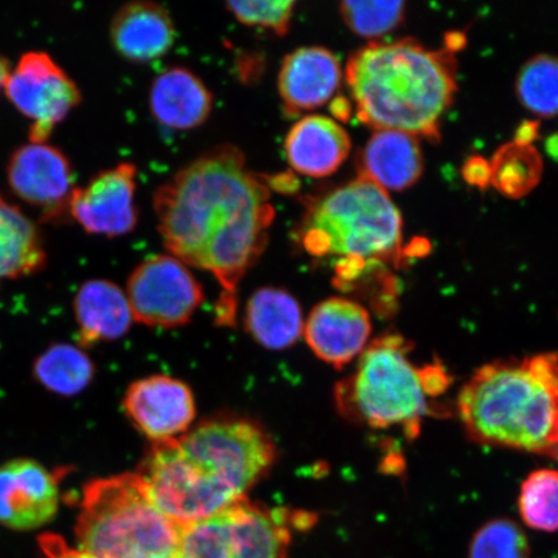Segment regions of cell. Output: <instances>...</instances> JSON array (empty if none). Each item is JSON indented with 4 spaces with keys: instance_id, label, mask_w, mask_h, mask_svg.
<instances>
[{
    "instance_id": "cell-17",
    "label": "cell",
    "mask_w": 558,
    "mask_h": 558,
    "mask_svg": "<svg viewBox=\"0 0 558 558\" xmlns=\"http://www.w3.org/2000/svg\"><path fill=\"white\" fill-rule=\"evenodd\" d=\"M232 558H289L290 513L246 499L225 511Z\"/></svg>"
},
{
    "instance_id": "cell-4",
    "label": "cell",
    "mask_w": 558,
    "mask_h": 558,
    "mask_svg": "<svg viewBox=\"0 0 558 558\" xmlns=\"http://www.w3.org/2000/svg\"><path fill=\"white\" fill-rule=\"evenodd\" d=\"M345 81L362 122L416 137H438L457 93L451 54L414 40L362 47L348 61Z\"/></svg>"
},
{
    "instance_id": "cell-16",
    "label": "cell",
    "mask_w": 558,
    "mask_h": 558,
    "mask_svg": "<svg viewBox=\"0 0 558 558\" xmlns=\"http://www.w3.org/2000/svg\"><path fill=\"white\" fill-rule=\"evenodd\" d=\"M351 148V137L343 125L325 116L303 117L284 140L286 157L292 169L314 179L337 172Z\"/></svg>"
},
{
    "instance_id": "cell-28",
    "label": "cell",
    "mask_w": 558,
    "mask_h": 558,
    "mask_svg": "<svg viewBox=\"0 0 558 558\" xmlns=\"http://www.w3.org/2000/svg\"><path fill=\"white\" fill-rule=\"evenodd\" d=\"M469 558H532V547L518 522L493 519L473 534Z\"/></svg>"
},
{
    "instance_id": "cell-10",
    "label": "cell",
    "mask_w": 558,
    "mask_h": 558,
    "mask_svg": "<svg viewBox=\"0 0 558 558\" xmlns=\"http://www.w3.org/2000/svg\"><path fill=\"white\" fill-rule=\"evenodd\" d=\"M7 177L13 193L52 221L70 208L75 181L64 153L47 144L29 143L13 153Z\"/></svg>"
},
{
    "instance_id": "cell-15",
    "label": "cell",
    "mask_w": 558,
    "mask_h": 558,
    "mask_svg": "<svg viewBox=\"0 0 558 558\" xmlns=\"http://www.w3.org/2000/svg\"><path fill=\"white\" fill-rule=\"evenodd\" d=\"M343 69L327 48L302 47L286 56L278 75L283 109L298 116L324 107L338 93Z\"/></svg>"
},
{
    "instance_id": "cell-12",
    "label": "cell",
    "mask_w": 558,
    "mask_h": 558,
    "mask_svg": "<svg viewBox=\"0 0 558 558\" xmlns=\"http://www.w3.org/2000/svg\"><path fill=\"white\" fill-rule=\"evenodd\" d=\"M136 166L124 162L75 187L69 211L88 233L129 234L137 226Z\"/></svg>"
},
{
    "instance_id": "cell-25",
    "label": "cell",
    "mask_w": 558,
    "mask_h": 558,
    "mask_svg": "<svg viewBox=\"0 0 558 558\" xmlns=\"http://www.w3.org/2000/svg\"><path fill=\"white\" fill-rule=\"evenodd\" d=\"M542 159L533 146L508 144L493 159L490 180L507 197L520 198L527 194L542 177Z\"/></svg>"
},
{
    "instance_id": "cell-23",
    "label": "cell",
    "mask_w": 558,
    "mask_h": 558,
    "mask_svg": "<svg viewBox=\"0 0 558 558\" xmlns=\"http://www.w3.org/2000/svg\"><path fill=\"white\" fill-rule=\"evenodd\" d=\"M46 262L37 227L0 194V281L37 274Z\"/></svg>"
},
{
    "instance_id": "cell-20",
    "label": "cell",
    "mask_w": 558,
    "mask_h": 558,
    "mask_svg": "<svg viewBox=\"0 0 558 558\" xmlns=\"http://www.w3.org/2000/svg\"><path fill=\"white\" fill-rule=\"evenodd\" d=\"M213 94L185 68H171L153 82L149 107L165 128L192 130L204 124L213 111Z\"/></svg>"
},
{
    "instance_id": "cell-18",
    "label": "cell",
    "mask_w": 558,
    "mask_h": 558,
    "mask_svg": "<svg viewBox=\"0 0 558 558\" xmlns=\"http://www.w3.org/2000/svg\"><path fill=\"white\" fill-rule=\"evenodd\" d=\"M110 37L116 51L132 62L162 58L174 44L173 21L169 11L153 2H132L113 19Z\"/></svg>"
},
{
    "instance_id": "cell-27",
    "label": "cell",
    "mask_w": 558,
    "mask_h": 558,
    "mask_svg": "<svg viewBox=\"0 0 558 558\" xmlns=\"http://www.w3.org/2000/svg\"><path fill=\"white\" fill-rule=\"evenodd\" d=\"M519 513L526 526L539 532H558V471L530 473L519 495Z\"/></svg>"
},
{
    "instance_id": "cell-2",
    "label": "cell",
    "mask_w": 558,
    "mask_h": 558,
    "mask_svg": "<svg viewBox=\"0 0 558 558\" xmlns=\"http://www.w3.org/2000/svg\"><path fill=\"white\" fill-rule=\"evenodd\" d=\"M275 459L276 446L259 425L219 417L153 444L137 473L160 511L184 527L246 499Z\"/></svg>"
},
{
    "instance_id": "cell-31",
    "label": "cell",
    "mask_w": 558,
    "mask_h": 558,
    "mask_svg": "<svg viewBox=\"0 0 558 558\" xmlns=\"http://www.w3.org/2000/svg\"><path fill=\"white\" fill-rule=\"evenodd\" d=\"M295 2L292 0H276V2H229L227 9L240 23L248 26H259L282 37L290 31L294 16Z\"/></svg>"
},
{
    "instance_id": "cell-3",
    "label": "cell",
    "mask_w": 558,
    "mask_h": 558,
    "mask_svg": "<svg viewBox=\"0 0 558 558\" xmlns=\"http://www.w3.org/2000/svg\"><path fill=\"white\" fill-rule=\"evenodd\" d=\"M473 442L558 460V354L484 365L458 395Z\"/></svg>"
},
{
    "instance_id": "cell-24",
    "label": "cell",
    "mask_w": 558,
    "mask_h": 558,
    "mask_svg": "<svg viewBox=\"0 0 558 558\" xmlns=\"http://www.w3.org/2000/svg\"><path fill=\"white\" fill-rule=\"evenodd\" d=\"M34 378L50 392L74 396L93 381V361L81 348L66 343L53 344L34 362Z\"/></svg>"
},
{
    "instance_id": "cell-8",
    "label": "cell",
    "mask_w": 558,
    "mask_h": 558,
    "mask_svg": "<svg viewBox=\"0 0 558 558\" xmlns=\"http://www.w3.org/2000/svg\"><path fill=\"white\" fill-rule=\"evenodd\" d=\"M125 295L137 323L166 329L185 325L204 303L202 286L172 255L151 256L140 264Z\"/></svg>"
},
{
    "instance_id": "cell-5",
    "label": "cell",
    "mask_w": 558,
    "mask_h": 558,
    "mask_svg": "<svg viewBox=\"0 0 558 558\" xmlns=\"http://www.w3.org/2000/svg\"><path fill=\"white\" fill-rule=\"evenodd\" d=\"M414 351L413 341L397 332L373 340L337 388L340 413L368 428H400L404 437L416 438L424 418L439 414L438 397L452 378L441 361L418 366Z\"/></svg>"
},
{
    "instance_id": "cell-26",
    "label": "cell",
    "mask_w": 558,
    "mask_h": 558,
    "mask_svg": "<svg viewBox=\"0 0 558 558\" xmlns=\"http://www.w3.org/2000/svg\"><path fill=\"white\" fill-rule=\"evenodd\" d=\"M520 102L532 113L558 117V58L536 54L526 61L515 81Z\"/></svg>"
},
{
    "instance_id": "cell-9",
    "label": "cell",
    "mask_w": 558,
    "mask_h": 558,
    "mask_svg": "<svg viewBox=\"0 0 558 558\" xmlns=\"http://www.w3.org/2000/svg\"><path fill=\"white\" fill-rule=\"evenodd\" d=\"M15 107L31 118V143L46 144L54 125L82 101L81 90L46 52H27L5 82Z\"/></svg>"
},
{
    "instance_id": "cell-21",
    "label": "cell",
    "mask_w": 558,
    "mask_h": 558,
    "mask_svg": "<svg viewBox=\"0 0 558 558\" xmlns=\"http://www.w3.org/2000/svg\"><path fill=\"white\" fill-rule=\"evenodd\" d=\"M74 313L82 345L120 339L135 320L125 292L107 279H90L81 286Z\"/></svg>"
},
{
    "instance_id": "cell-13",
    "label": "cell",
    "mask_w": 558,
    "mask_h": 558,
    "mask_svg": "<svg viewBox=\"0 0 558 558\" xmlns=\"http://www.w3.org/2000/svg\"><path fill=\"white\" fill-rule=\"evenodd\" d=\"M123 408L130 421L153 444L184 436L195 417L190 387L165 375H153L132 384L125 392Z\"/></svg>"
},
{
    "instance_id": "cell-29",
    "label": "cell",
    "mask_w": 558,
    "mask_h": 558,
    "mask_svg": "<svg viewBox=\"0 0 558 558\" xmlns=\"http://www.w3.org/2000/svg\"><path fill=\"white\" fill-rule=\"evenodd\" d=\"M340 13L353 33L364 38H379L402 23L404 3L348 0L340 4Z\"/></svg>"
},
{
    "instance_id": "cell-32",
    "label": "cell",
    "mask_w": 558,
    "mask_h": 558,
    "mask_svg": "<svg viewBox=\"0 0 558 558\" xmlns=\"http://www.w3.org/2000/svg\"><path fill=\"white\" fill-rule=\"evenodd\" d=\"M40 548L45 558H96L80 548L69 547L58 535L46 534L40 538Z\"/></svg>"
},
{
    "instance_id": "cell-30",
    "label": "cell",
    "mask_w": 558,
    "mask_h": 558,
    "mask_svg": "<svg viewBox=\"0 0 558 558\" xmlns=\"http://www.w3.org/2000/svg\"><path fill=\"white\" fill-rule=\"evenodd\" d=\"M178 558H232L225 511L184 526Z\"/></svg>"
},
{
    "instance_id": "cell-7",
    "label": "cell",
    "mask_w": 558,
    "mask_h": 558,
    "mask_svg": "<svg viewBox=\"0 0 558 558\" xmlns=\"http://www.w3.org/2000/svg\"><path fill=\"white\" fill-rule=\"evenodd\" d=\"M181 533L138 473L97 478L83 488L76 541L96 558H178Z\"/></svg>"
},
{
    "instance_id": "cell-19",
    "label": "cell",
    "mask_w": 558,
    "mask_h": 558,
    "mask_svg": "<svg viewBox=\"0 0 558 558\" xmlns=\"http://www.w3.org/2000/svg\"><path fill=\"white\" fill-rule=\"evenodd\" d=\"M423 169L417 137L403 131H375L360 157V177L386 192L413 186L422 178Z\"/></svg>"
},
{
    "instance_id": "cell-22",
    "label": "cell",
    "mask_w": 558,
    "mask_h": 558,
    "mask_svg": "<svg viewBox=\"0 0 558 558\" xmlns=\"http://www.w3.org/2000/svg\"><path fill=\"white\" fill-rule=\"evenodd\" d=\"M244 324L254 339L271 351L294 345L305 325L296 299L288 291L275 288L257 290L250 298Z\"/></svg>"
},
{
    "instance_id": "cell-14",
    "label": "cell",
    "mask_w": 558,
    "mask_h": 558,
    "mask_svg": "<svg viewBox=\"0 0 558 558\" xmlns=\"http://www.w3.org/2000/svg\"><path fill=\"white\" fill-rule=\"evenodd\" d=\"M372 332V317L364 306L353 300L330 298L314 306L303 333L319 360L340 369L360 357Z\"/></svg>"
},
{
    "instance_id": "cell-11",
    "label": "cell",
    "mask_w": 558,
    "mask_h": 558,
    "mask_svg": "<svg viewBox=\"0 0 558 558\" xmlns=\"http://www.w3.org/2000/svg\"><path fill=\"white\" fill-rule=\"evenodd\" d=\"M65 470L52 471L33 459L0 465V525L27 532L47 525L59 511Z\"/></svg>"
},
{
    "instance_id": "cell-33",
    "label": "cell",
    "mask_w": 558,
    "mask_h": 558,
    "mask_svg": "<svg viewBox=\"0 0 558 558\" xmlns=\"http://www.w3.org/2000/svg\"><path fill=\"white\" fill-rule=\"evenodd\" d=\"M11 72L10 61L0 54V89L4 88L5 82L9 80Z\"/></svg>"
},
{
    "instance_id": "cell-6",
    "label": "cell",
    "mask_w": 558,
    "mask_h": 558,
    "mask_svg": "<svg viewBox=\"0 0 558 558\" xmlns=\"http://www.w3.org/2000/svg\"><path fill=\"white\" fill-rule=\"evenodd\" d=\"M402 228L388 192L360 177L313 199L296 239L313 257H337L339 281L345 283L357 279L368 263L395 259Z\"/></svg>"
},
{
    "instance_id": "cell-1",
    "label": "cell",
    "mask_w": 558,
    "mask_h": 558,
    "mask_svg": "<svg viewBox=\"0 0 558 558\" xmlns=\"http://www.w3.org/2000/svg\"><path fill=\"white\" fill-rule=\"evenodd\" d=\"M155 211L171 255L219 282L216 320L232 326L236 289L267 248L276 218L269 185L236 146H215L158 187Z\"/></svg>"
}]
</instances>
